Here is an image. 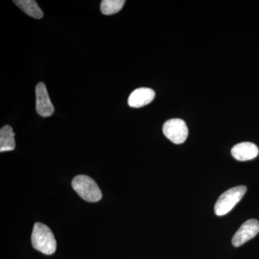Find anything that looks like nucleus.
I'll use <instances>...</instances> for the list:
<instances>
[{"label":"nucleus","instance_id":"nucleus-1","mask_svg":"<svg viewBox=\"0 0 259 259\" xmlns=\"http://www.w3.org/2000/svg\"><path fill=\"white\" fill-rule=\"evenodd\" d=\"M32 247L44 254L52 255L56 250V241L54 233L46 225L36 223L31 235Z\"/></svg>","mask_w":259,"mask_h":259},{"label":"nucleus","instance_id":"nucleus-2","mask_svg":"<svg viewBox=\"0 0 259 259\" xmlns=\"http://www.w3.org/2000/svg\"><path fill=\"white\" fill-rule=\"evenodd\" d=\"M73 188L80 197L90 202H97L102 199L101 190L95 181L86 175H78L71 182Z\"/></svg>","mask_w":259,"mask_h":259},{"label":"nucleus","instance_id":"nucleus-3","mask_svg":"<svg viewBox=\"0 0 259 259\" xmlns=\"http://www.w3.org/2000/svg\"><path fill=\"white\" fill-rule=\"evenodd\" d=\"M247 191L245 186H238L227 190L221 194L214 205V212L218 216H223L234 208Z\"/></svg>","mask_w":259,"mask_h":259},{"label":"nucleus","instance_id":"nucleus-4","mask_svg":"<svg viewBox=\"0 0 259 259\" xmlns=\"http://www.w3.org/2000/svg\"><path fill=\"white\" fill-rule=\"evenodd\" d=\"M163 133L167 139L175 144H183L187 139L189 131L185 121L175 118L167 120L163 126Z\"/></svg>","mask_w":259,"mask_h":259},{"label":"nucleus","instance_id":"nucleus-5","mask_svg":"<svg viewBox=\"0 0 259 259\" xmlns=\"http://www.w3.org/2000/svg\"><path fill=\"white\" fill-rule=\"evenodd\" d=\"M258 233V221L255 219L248 220L240 227L236 234L233 236L232 243L234 246H241L256 236Z\"/></svg>","mask_w":259,"mask_h":259},{"label":"nucleus","instance_id":"nucleus-6","mask_svg":"<svg viewBox=\"0 0 259 259\" xmlns=\"http://www.w3.org/2000/svg\"><path fill=\"white\" fill-rule=\"evenodd\" d=\"M36 111L41 117H50L54 112V107L49 97L45 83H37L35 88Z\"/></svg>","mask_w":259,"mask_h":259},{"label":"nucleus","instance_id":"nucleus-7","mask_svg":"<svg viewBox=\"0 0 259 259\" xmlns=\"http://www.w3.org/2000/svg\"><path fill=\"white\" fill-rule=\"evenodd\" d=\"M258 148L256 145L250 142H243L236 145L231 149V154L238 161H245L258 156Z\"/></svg>","mask_w":259,"mask_h":259},{"label":"nucleus","instance_id":"nucleus-8","mask_svg":"<svg viewBox=\"0 0 259 259\" xmlns=\"http://www.w3.org/2000/svg\"><path fill=\"white\" fill-rule=\"evenodd\" d=\"M155 93L150 88H139L134 90L128 98L130 107L139 108L146 106L154 100Z\"/></svg>","mask_w":259,"mask_h":259},{"label":"nucleus","instance_id":"nucleus-9","mask_svg":"<svg viewBox=\"0 0 259 259\" xmlns=\"http://www.w3.org/2000/svg\"><path fill=\"white\" fill-rule=\"evenodd\" d=\"M15 148V133L13 127L5 125L0 130V152L13 151Z\"/></svg>","mask_w":259,"mask_h":259},{"label":"nucleus","instance_id":"nucleus-10","mask_svg":"<svg viewBox=\"0 0 259 259\" xmlns=\"http://www.w3.org/2000/svg\"><path fill=\"white\" fill-rule=\"evenodd\" d=\"M20 10L26 13L29 16L35 19H41L44 13L36 2L34 0H15L13 1Z\"/></svg>","mask_w":259,"mask_h":259},{"label":"nucleus","instance_id":"nucleus-11","mask_svg":"<svg viewBox=\"0 0 259 259\" xmlns=\"http://www.w3.org/2000/svg\"><path fill=\"white\" fill-rule=\"evenodd\" d=\"M125 3V0H102L100 10L105 15L115 14L120 11Z\"/></svg>","mask_w":259,"mask_h":259}]
</instances>
